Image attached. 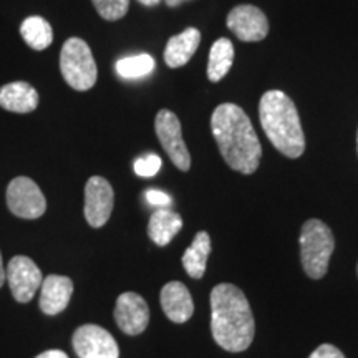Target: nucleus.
<instances>
[{
    "label": "nucleus",
    "mask_w": 358,
    "mask_h": 358,
    "mask_svg": "<svg viewBox=\"0 0 358 358\" xmlns=\"http://www.w3.org/2000/svg\"><path fill=\"white\" fill-rule=\"evenodd\" d=\"M211 129L219 151L234 171L252 174L259 168L262 148L249 116L234 103H222L214 110Z\"/></svg>",
    "instance_id": "obj_1"
},
{
    "label": "nucleus",
    "mask_w": 358,
    "mask_h": 358,
    "mask_svg": "<svg viewBox=\"0 0 358 358\" xmlns=\"http://www.w3.org/2000/svg\"><path fill=\"white\" fill-rule=\"evenodd\" d=\"M211 332L219 347L237 353L248 350L256 324L243 290L232 284H219L211 292Z\"/></svg>",
    "instance_id": "obj_2"
},
{
    "label": "nucleus",
    "mask_w": 358,
    "mask_h": 358,
    "mask_svg": "<svg viewBox=\"0 0 358 358\" xmlns=\"http://www.w3.org/2000/svg\"><path fill=\"white\" fill-rule=\"evenodd\" d=\"M264 133L277 151L287 158H301L306 151V136L294 101L280 90L264 93L259 105Z\"/></svg>",
    "instance_id": "obj_3"
},
{
    "label": "nucleus",
    "mask_w": 358,
    "mask_h": 358,
    "mask_svg": "<svg viewBox=\"0 0 358 358\" xmlns=\"http://www.w3.org/2000/svg\"><path fill=\"white\" fill-rule=\"evenodd\" d=\"M334 249L335 239L330 227L319 219H308L301 232V259L310 279H322L327 274Z\"/></svg>",
    "instance_id": "obj_4"
},
{
    "label": "nucleus",
    "mask_w": 358,
    "mask_h": 358,
    "mask_svg": "<svg viewBox=\"0 0 358 358\" xmlns=\"http://www.w3.org/2000/svg\"><path fill=\"white\" fill-rule=\"evenodd\" d=\"M60 70L65 82L77 92L93 88L98 78L95 58L88 43L78 37L66 40L60 53Z\"/></svg>",
    "instance_id": "obj_5"
},
{
    "label": "nucleus",
    "mask_w": 358,
    "mask_h": 358,
    "mask_svg": "<svg viewBox=\"0 0 358 358\" xmlns=\"http://www.w3.org/2000/svg\"><path fill=\"white\" fill-rule=\"evenodd\" d=\"M7 206L13 216L38 219L47 211V201L37 182L27 176L12 179L7 187Z\"/></svg>",
    "instance_id": "obj_6"
},
{
    "label": "nucleus",
    "mask_w": 358,
    "mask_h": 358,
    "mask_svg": "<svg viewBox=\"0 0 358 358\" xmlns=\"http://www.w3.org/2000/svg\"><path fill=\"white\" fill-rule=\"evenodd\" d=\"M155 129L161 146L166 151L174 166L181 171H189L191 155L187 151L185 140H182V129L178 116L169 110H161L156 115Z\"/></svg>",
    "instance_id": "obj_7"
},
{
    "label": "nucleus",
    "mask_w": 358,
    "mask_h": 358,
    "mask_svg": "<svg viewBox=\"0 0 358 358\" xmlns=\"http://www.w3.org/2000/svg\"><path fill=\"white\" fill-rule=\"evenodd\" d=\"M6 280L10 287L12 297L19 303H27L42 285V271L27 256H15L6 267Z\"/></svg>",
    "instance_id": "obj_8"
},
{
    "label": "nucleus",
    "mask_w": 358,
    "mask_h": 358,
    "mask_svg": "<svg viewBox=\"0 0 358 358\" xmlns=\"http://www.w3.org/2000/svg\"><path fill=\"white\" fill-rule=\"evenodd\" d=\"M73 348L80 358H120V348L108 330L87 324L73 334Z\"/></svg>",
    "instance_id": "obj_9"
},
{
    "label": "nucleus",
    "mask_w": 358,
    "mask_h": 358,
    "mask_svg": "<svg viewBox=\"0 0 358 358\" xmlns=\"http://www.w3.org/2000/svg\"><path fill=\"white\" fill-rule=\"evenodd\" d=\"M115 192L105 178L93 176L85 186V217L92 227L105 226L113 211Z\"/></svg>",
    "instance_id": "obj_10"
},
{
    "label": "nucleus",
    "mask_w": 358,
    "mask_h": 358,
    "mask_svg": "<svg viewBox=\"0 0 358 358\" xmlns=\"http://www.w3.org/2000/svg\"><path fill=\"white\" fill-rule=\"evenodd\" d=\"M227 27L243 42H261L268 34V20L259 7L237 6L227 15Z\"/></svg>",
    "instance_id": "obj_11"
},
{
    "label": "nucleus",
    "mask_w": 358,
    "mask_h": 358,
    "mask_svg": "<svg viewBox=\"0 0 358 358\" xmlns=\"http://www.w3.org/2000/svg\"><path fill=\"white\" fill-rule=\"evenodd\" d=\"M115 320L122 332L140 335L150 324V307L140 294L124 292L116 301Z\"/></svg>",
    "instance_id": "obj_12"
},
{
    "label": "nucleus",
    "mask_w": 358,
    "mask_h": 358,
    "mask_svg": "<svg viewBox=\"0 0 358 358\" xmlns=\"http://www.w3.org/2000/svg\"><path fill=\"white\" fill-rule=\"evenodd\" d=\"M40 310L45 315H58L70 303L73 294V282L65 275H48L40 285Z\"/></svg>",
    "instance_id": "obj_13"
},
{
    "label": "nucleus",
    "mask_w": 358,
    "mask_h": 358,
    "mask_svg": "<svg viewBox=\"0 0 358 358\" xmlns=\"http://www.w3.org/2000/svg\"><path fill=\"white\" fill-rule=\"evenodd\" d=\"M161 307L166 317L174 324H185L194 313V303L189 290L182 282H168L163 289H161Z\"/></svg>",
    "instance_id": "obj_14"
},
{
    "label": "nucleus",
    "mask_w": 358,
    "mask_h": 358,
    "mask_svg": "<svg viewBox=\"0 0 358 358\" xmlns=\"http://www.w3.org/2000/svg\"><path fill=\"white\" fill-rule=\"evenodd\" d=\"M0 106L12 113H30L38 106V93L27 82H13L0 88Z\"/></svg>",
    "instance_id": "obj_15"
},
{
    "label": "nucleus",
    "mask_w": 358,
    "mask_h": 358,
    "mask_svg": "<svg viewBox=\"0 0 358 358\" xmlns=\"http://www.w3.org/2000/svg\"><path fill=\"white\" fill-rule=\"evenodd\" d=\"M201 42V32L198 29H186L185 32L174 35L164 48V62L169 69H179L191 60L198 50Z\"/></svg>",
    "instance_id": "obj_16"
},
{
    "label": "nucleus",
    "mask_w": 358,
    "mask_h": 358,
    "mask_svg": "<svg viewBox=\"0 0 358 358\" xmlns=\"http://www.w3.org/2000/svg\"><path fill=\"white\" fill-rule=\"evenodd\" d=\"M182 219L178 213L168 208H161L153 213L148 224V234L156 245L164 248L174 239V236L181 231Z\"/></svg>",
    "instance_id": "obj_17"
},
{
    "label": "nucleus",
    "mask_w": 358,
    "mask_h": 358,
    "mask_svg": "<svg viewBox=\"0 0 358 358\" xmlns=\"http://www.w3.org/2000/svg\"><path fill=\"white\" fill-rule=\"evenodd\" d=\"M209 252H211V237L206 231H199L192 244L182 254V266L192 279H201L204 275Z\"/></svg>",
    "instance_id": "obj_18"
},
{
    "label": "nucleus",
    "mask_w": 358,
    "mask_h": 358,
    "mask_svg": "<svg viewBox=\"0 0 358 358\" xmlns=\"http://www.w3.org/2000/svg\"><path fill=\"white\" fill-rule=\"evenodd\" d=\"M234 62V45L229 38H219L209 52L208 77L211 82H221Z\"/></svg>",
    "instance_id": "obj_19"
},
{
    "label": "nucleus",
    "mask_w": 358,
    "mask_h": 358,
    "mask_svg": "<svg viewBox=\"0 0 358 358\" xmlns=\"http://www.w3.org/2000/svg\"><path fill=\"white\" fill-rule=\"evenodd\" d=\"M20 34L24 42L29 45L34 50H45L48 48L53 42V30L52 25L48 24L43 17L34 15L29 17L22 22L20 25Z\"/></svg>",
    "instance_id": "obj_20"
},
{
    "label": "nucleus",
    "mask_w": 358,
    "mask_h": 358,
    "mask_svg": "<svg viewBox=\"0 0 358 358\" xmlns=\"http://www.w3.org/2000/svg\"><path fill=\"white\" fill-rule=\"evenodd\" d=\"M155 70V58L148 53L124 57L116 62V73L124 80H136L150 75Z\"/></svg>",
    "instance_id": "obj_21"
},
{
    "label": "nucleus",
    "mask_w": 358,
    "mask_h": 358,
    "mask_svg": "<svg viewBox=\"0 0 358 358\" xmlns=\"http://www.w3.org/2000/svg\"><path fill=\"white\" fill-rule=\"evenodd\" d=\"M92 2L103 19L110 22L123 19L129 7V0H92Z\"/></svg>",
    "instance_id": "obj_22"
},
{
    "label": "nucleus",
    "mask_w": 358,
    "mask_h": 358,
    "mask_svg": "<svg viewBox=\"0 0 358 358\" xmlns=\"http://www.w3.org/2000/svg\"><path fill=\"white\" fill-rule=\"evenodd\" d=\"M161 158L158 155H146L134 161V173L141 178H153L161 169Z\"/></svg>",
    "instance_id": "obj_23"
},
{
    "label": "nucleus",
    "mask_w": 358,
    "mask_h": 358,
    "mask_svg": "<svg viewBox=\"0 0 358 358\" xmlns=\"http://www.w3.org/2000/svg\"><path fill=\"white\" fill-rule=\"evenodd\" d=\"M146 196V201L150 203L151 206H158V208H168V206H171V198L166 194V192L163 191H158V189H150L145 192Z\"/></svg>",
    "instance_id": "obj_24"
},
{
    "label": "nucleus",
    "mask_w": 358,
    "mask_h": 358,
    "mask_svg": "<svg viewBox=\"0 0 358 358\" xmlns=\"http://www.w3.org/2000/svg\"><path fill=\"white\" fill-rule=\"evenodd\" d=\"M308 358H345L342 352L338 350L335 345H330V343H322L320 347H317L315 350L312 352V355Z\"/></svg>",
    "instance_id": "obj_25"
},
{
    "label": "nucleus",
    "mask_w": 358,
    "mask_h": 358,
    "mask_svg": "<svg viewBox=\"0 0 358 358\" xmlns=\"http://www.w3.org/2000/svg\"><path fill=\"white\" fill-rule=\"evenodd\" d=\"M35 358H69V355L62 350H47L40 353V355H37Z\"/></svg>",
    "instance_id": "obj_26"
},
{
    "label": "nucleus",
    "mask_w": 358,
    "mask_h": 358,
    "mask_svg": "<svg viewBox=\"0 0 358 358\" xmlns=\"http://www.w3.org/2000/svg\"><path fill=\"white\" fill-rule=\"evenodd\" d=\"M3 282H6V266H3L2 254H0V287L3 285Z\"/></svg>",
    "instance_id": "obj_27"
},
{
    "label": "nucleus",
    "mask_w": 358,
    "mask_h": 358,
    "mask_svg": "<svg viewBox=\"0 0 358 358\" xmlns=\"http://www.w3.org/2000/svg\"><path fill=\"white\" fill-rule=\"evenodd\" d=\"M164 2H166V6H169V7H178V6H181V3L189 2V0H164Z\"/></svg>",
    "instance_id": "obj_28"
},
{
    "label": "nucleus",
    "mask_w": 358,
    "mask_h": 358,
    "mask_svg": "<svg viewBox=\"0 0 358 358\" xmlns=\"http://www.w3.org/2000/svg\"><path fill=\"white\" fill-rule=\"evenodd\" d=\"M138 2L143 3V6H146V7H155V6H158L161 0H138Z\"/></svg>",
    "instance_id": "obj_29"
},
{
    "label": "nucleus",
    "mask_w": 358,
    "mask_h": 358,
    "mask_svg": "<svg viewBox=\"0 0 358 358\" xmlns=\"http://www.w3.org/2000/svg\"><path fill=\"white\" fill-rule=\"evenodd\" d=\"M357 143H358V138H357Z\"/></svg>",
    "instance_id": "obj_30"
}]
</instances>
